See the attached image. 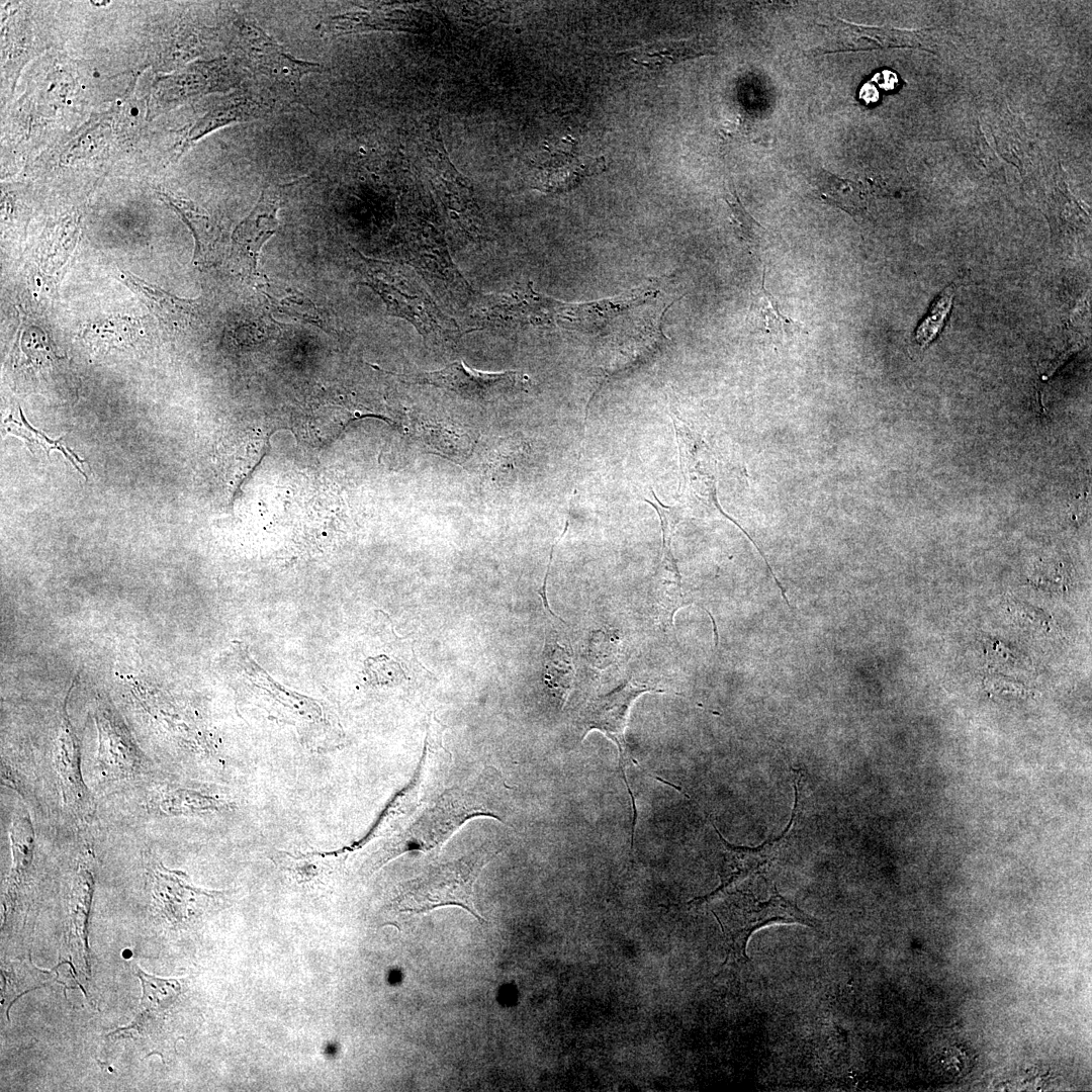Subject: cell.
I'll return each instance as SVG.
<instances>
[{
	"label": "cell",
	"mask_w": 1092,
	"mask_h": 1092,
	"mask_svg": "<svg viewBox=\"0 0 1092 1092\" xmlns=\"http://www.w3.org/2000/svg\"><path fill=\"white\" fill-rule=\"evenodd\" d=\"M359 283L375 291L391 315L407 321L430 345H456L462 337L457 322L436 303L413 270L358 255Z\"/></svg>",
	"instance_id": "obj_1"
},
{
	"label": "cell",
	"mask_w": 1092,
	"mask_h": 1092,
	"mask_svg": "<svg viewBox=\"0 0 1092 1092\" xmlns=\"http://www.w3.org/2000/svg\"><path fill=\"white\" fill-rule=\"evenodd\" d=\"M235 26L240 57L247 72L263 79L264 87L281 103L305 106L302 77L326 72L327 68L295 58L252 18L237 15Z\"/></svg>",
	"instance_id": "obj_2"
},
{
	"label": "cell",
	"mask_w": 1092,
	"mask_h": 1092,
	"mask_svg": "<svg viewBox=\"0 0 1092 1092\" xmlns=\"http://www.w3.org/2000/svg\"><path fill=\"white\" fill-rule=\"evenodd\" d=\"M485 863L483 855H472L432 868L404 885L396 905L401 911L417 913L456 905L482 920L473 902V887Z\"/></svg>",
	"instance_id": "obj_3"
},
{
	"label": "cell",
	"mask_w": 1092,
	"mask_h": 1092,
	"mask_svg": "<svg viewBox=\"0 0 1092 1092\" xmlns=\"http://www.w3.org/2000/svg\"><path fill=\"white\" fill-rule=\"evenodd\" d=\"M735 952L745 956L751 933L771 922L799 923L818 929L820 922L782 896L775 887L764 899L747 886L727 893L714 910Z\"/></svg>",
	"instance_id": "obj_4"
},
{
	"label": "cell",
	"mask_w": 1092,
	"mask_h": 1092,
	"mask_svg": "<svg viewBox=\"0 0 1092 1092\" xmlns=\"http://www.w3.org/2000/svg\"><path fill=\"white\" fill-rule=\"evenodd\" d=\"M410 383L433 385L472 400L491 401L509 393L525 390L528 377L518 371L488 373L471 369L457 360L431 372L401 376Z\"/></svg>",
	"instance_id": "obj_5"
},
{
	"label": "cell",
	"mask_w": 1092,
	"mask_h": 1092,
	"mask_svg": "<svg viewBox=\"0 0 1092 1092\" xmlns=\"http://www.w3.org/2000/svg\"><path fill=\"white\" fill-rule=\"evenodd\" d=\"M459 794L451 791L442 796L438 804L426 812L392 848V856L413 849L434 848L442 844L467 818L478 814L493 815L479 803L475 804L472 796L461 793L458 801Z\"/></svg>",
	"instance_id": "obj_6"
},
{
	"label": "cell",
	"mask_w": 1092,
	"mask_h": 1092,
	"mask_svg": "<svg viewBox=\"0 0 1092 1092\" xmlns=\"http://www.w3.org/2000/svg\"><path fill=\"white\" fill-rule=\"evenodd\" d=\"M292 185L293 183L266 186L253 210L233 234L236 255L250 275L257 274L260 251L278 229L277 212L283 201L285 190Z\"/></svg>",
	"instance_id": "obj_7"
},
{
	"label": "cell",
	"mask_w": 1092,
	"mask_h": 1092,
	"mask_svg": "<svg viewBox=\"0 0 1092 1092\" xmlns=\"http://www.w3.org/2000/svg\"><path fill=\"white\" fill-rule=\"evenodd\" d=\"M671 419L688 500L709 509L716 508L724 514L716 498L713 459L708 446L679 418L672 417Z\"/></svg>",
	"instance_id": "obj_8"
},
{
	"label": "cell",
	"mask_w": 1092,
	"mask_h": 1092,
	"mask_svg": "<svg viewBox=\"0 0 1092 1092\" xmlns=\"http://www.w3.org/2000/svg\"><path fill=\"white\" fill-rule=\"evenodd\" d=\"M662 692L646 686H636L627 680L611 693L596 697L586 704L581 713L584 735L600 730L618 746L622 769L628 760L625 729L633 702L643 693Z\"/></svg>",
	"instance_id": "obj_9"
},
{
	"label": "cell",
	"mask_w": 1092,
	"mask_h": 1092,
	"mask_svg": "<svg viewBox=\"0 0 1092 1092\" xmlns=\"http://www.w3.org/2000/svg\"><path fill=\"white\" fill-rule=\"evenodd\" d=\"M99 774L107 781H122L140 775L145 757L127 731L108 711L97 716Z\"/></svg>",
	"instance_id": "obj_10"
},
{
	"label": "cell",
	"mask_w": 1092,
	"mask_h": 1092,
	"mask_svg": "<svg viewBox=\"0 0 1092 1092\" xmlns=\"http://www.w3.org/2000/svg\"><path fill=\"white\" fill-rule=\"evenodd\" d=\"M54 766L63 803L77 816L90 815L92 798L81 772L78 740L67 718L56 742Z\"/></svg>",
	"instance_id": "obj_11"
},
{
	"label": "cell",
	"mask_w": 1092,
	"mask_h": 1092,
	"mask_svg": "<svg viewBox=\"0 0 1092 1092\" xmlns=\"http://www.w3.org/2000/svg\"><path fill=\"white\" fill-rule=\"evenodd\" d=\"M798 787L799 779L794 784L795 799L792 816L790 822L780 836L769 839L753 848L733 846L721 838L726 849V864L721 887L732 885L749 877L762 875L779 857L789 838V833L797 814L799 800Z\"/></svg>",
	"instance_id": "obj_12"
},
{
	"label": "cell",
	"mask_w": 1092,
	"mask_h": 1092,
	"mask_svg": "<svg viewBox=\"0 0 1092 1092\" xmlns=\"http://www.w3.org/2000/svg\"><path fill=\"white\" fill-rule=\"evenodd\" d=\"M149 876L155 905L170 920H181L198 897L209 895L189 885L182 873L171 871L158 861L151 862Z\"/></svg>",
	"instance_id": "obj_13"
},
{
	"label": "cell",
	"mask_w": 1092,
	"mask_h": 1092,
	"mask_svg": "<svg viewBox=\"0 0 1092 1092\" xmlns=\"http://www.w3.org/2000/svg\"><path fill=\"white\" fill-rule=\"evenodd\" d=\"M119 279L139 296L157 318L171 328H183L195 316V303L192 300L178 298L128 271L120 270Z\"/></svg>",
	"instance_id": "obj_14"
},
{
	"label": "cell",
	"mask_w": 1092,
	"mask_h": 1092,
	"mask_svg": "<svg viewBox=\"0 0 1092 1092\" xmlns=\"http://www.w3.org/2000/svg\"><path fill=\"white\" fill-rule=\"evenodd\" d=\"M136 976L140 978L143 988V996L139 1011L131 1023L123 1028L115 1030L111 1034H133L144 1032L151 1021L163 1015L181 993V984L175 979H162L149 975L136 968Z\"/></svg>",
	"instance_id": "obj_15"
},
{
	"label": "cell",
	"mask_w": 1092,
	"mask_h": 1092,
	"mask_svg": "<svg viewBox=\"0 0 1092 1092\" xmlns=\"http://www.w3.org/2000/svg\"><path fill=\"white\" fill-rule=\"evenodd\" d=\"M713 54V47L699 38L654 41L620 53L634 64L650 70H661L686 60Z\"/></svg>",
	"instance_id": "obj_16"
},
{
	"label": "cell",
	"mask_w": 1092,
	"mask_h": 1092,
	"mask_svg": "<svg viewBox=\"0 0 1092 1092\" xmlns=\"http://www.w3.org/2000/svg\"><path fill=\"white\" fill-rule=\"evenodd\" d=\"M841 30L848 35L839 51H862L888 48L928 49L926 30H906L893 27L862 26L839 19Z\"/></svg>",
	"instance_id": "obj_17"
},
{
	"label": "cell",
	"mask_w": 1092,
	"mask_h": 1092,
	"mask_svg": "<svg viewBox=\"0 0 1092 1092\" xmlns=\"http://www.w3.org/2000/svg\"><path fill=\"white\" fill-rule=\"evenodd\" d=\"M34 838V829L29 816L17 814L9 829L12 866L6 884L5 906L7 904L12 906L19 886L31 864Z\"/></svg>",
	"instance_id": "obj_18"
},
{
	"label": "cell",
	"mask_w": 1092,
	"mask_h": 1092,
	"mask_svg": "<svg viewBox=\"0 0 1092 1092\" xmlns=\"http://www.w3.org/2000/svg\"><path fill=\"white\" fill-rule=\"evenodd\" d=\"M157 810L167 816L194 815L212 812L223 807V801L191 789L175 788L161 791L156 799Z\"/></svg>",
	"instance_id": "obj_19"
},
{
	"label": "cell",
	"mask_w": 1092,
	"mask_h": 1092,
	"mask_svg": "<svg viewBox=\"0 0 1092 1092\" xmlns=\"http://www.w3.org/2000/svg\"><path fill=\"white\" fill-rule=\"evenodd\" d=\"M819 197L828 204L856 214L866 207L860 183L824 171L818 183Z\"/></svg>",
	"instance_id": "obj_20"
},
{
	"label": "cell",
	"mask_w": 1092,
	"mask_h": 1092,
	"mask_svg": "<svg viewBox=\"0 0 1092 1092\" xmlns=\"http://www.w3.org/2000/svg\"><path fill=\"white\" fill-rule=\"evenodd\" d=\"M765 273H763L760 289L755 293L751 304V314L760 326V330L768 334L786 335L804 332L802 323L794 321L782 313L774 296L764 287Z\"/></svg>",
	"instance_id": "obj_21"
},
{
	"label": "cell",
	"mask_w": 1092,
	"mask_h": 1092,
	"mask_svg": "<svg viewBox=\"0 0 1092 1092\" xmlns=\"http://www.w3.org/2000/svg\"><path fill=\"white\" fill-rule=\"evenodd\" d=\"M19 415V420L8 418L5 421V427L8 432L24 439L29 445L37 444L46 450L48 455L54 449L60 450L65 455V457L69 459V461L79 470V472L86 476L85 473L77 465V462H82V460H80L78 456L75 455L73 452H68V449L62 445L61 439L53 441L49 439L46 435L33 429L26 422L25 418L21 413V408Z\"/></svg>",
	"instance_id": "obj_22"
},
{
	"label": "cell",
	"mask_w": 1092,
	"mask_h": 1092,
	"mask_svg": "<svg viewBox=\"0 0 1092 1092\" xmlns=\"http://www.w3.org/2000/svg\"><path fill=\"white\" fill-rule=\"evenodd\" d=\"M725 201L730 208V221L736 236L750 247L757 245L764 231L762 225L747 212L736 192L727 194Z\"/></svg>",
	"instance_id": "obj_23"
},
{
	"label": "cell",
	"mask_w": 1092,
	"mask_h": 1092,
	"mask_svg": "<svg viewBox=\"0 0 1092 1092\" xmlns=\"http://www.w3.org/2000/svg\"><path fill=\"white\" fill-rule=\"evenodd\" d=\"M546 650L548 652L546 655V681L550 688L555 689L558 693L562 695L567 694L573 675V669L571 663L568 661L566 651L556 642H554L553 645H547Z\"/></svg>",
	"instance_id": "obj_24"
},
{
	"label": "cell",
	"mask_w": 1092,
	"mask_h": 1092,
	"mask_svg": "<svg viewBox=\"0 0 1092 1092\" xmlns=\"http://www.w3.org/2000/svg\"><path fill=\"white\" fill-rule=\"evenodd\" d=\"M952 292L946 289L933 303L929 313L918 326L915 339L920 345H927L942 328L950 309Z\"/></svg>",
	"instance_id": "obj_25"
},
{
	"label": "cell",
	"mask_w": 1092,
	"mask_h": 1092,
	"mask_svg": "<svg viewBox=\"0 0 1092 1092\" xmlns=\"http://www.w3.org/2000/svg\"><path fill=\"white\" fill-rule=\"evenodd\" d=\"M271 302L277 306L280 312L317 324L320 316L313 303L297 290L285 296H272L267 294Z\"/></svg>",
	"instance_id": "obj_26"
},
{
	"label": "cell",
	"mask_w": 1092,
	"mask_h": 1092,
	"mask_svg": "<svg viewBox=\"0 0 1092 1092\" xmlns=\"http://www.w3.org/2000/svg\"><path fill=\"white\" fill-rule=\"evenodd\" d=\"M869 81L875 83V85H878L884 91L894 90L899 84L898 76L890 70H883L876 73Z\"/></svg>",
	"instance_id": "obj_27"
},
{
	"label": "cell",
	"mask_w": 1092,
	"mask_h": 1092,
	"mask_svg": "<svg viewBox=\"0 0 1092 1092\" xmlns=\"http://www.w3.org/2000/svg\"><path fill=\"white\" fill-rule=\"evenodd\" d=\"M990 689L999 694L1022 695V692L1024 693L1022 687L1017 686L1016 682L996 678L990 680Z\"/></svg>",
	"instance_id": "obj_28"
},
{
	"label": "cell",
	"mask_w": 1092,
	"mask_h": 1092,
	"mask_svg": "<svg viewBox=\"0 0 1092 1092\" xmlns=\"http://www.w3.org/2000/svg\"><path fill=\"white\" fill-rule=\"evenodd\" d=\"M859 99L866 105H871L879 100V92L877 87L870 81L864 83L859 90Z\"/></svg>",
	"instance_id": "obj_29"
}]
</instances>
